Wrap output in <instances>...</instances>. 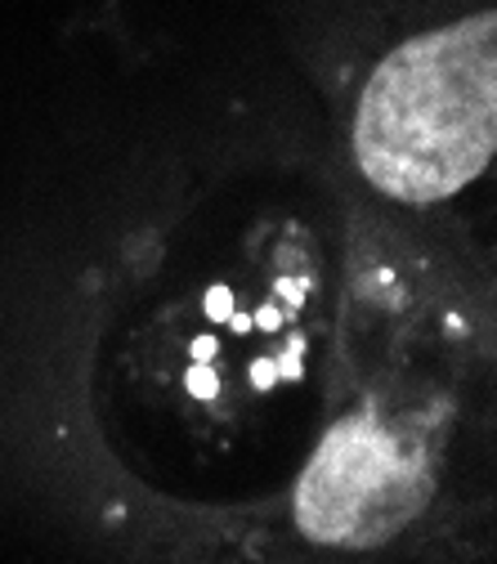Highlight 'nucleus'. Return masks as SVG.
I'll list each match as a JSON object with an SVG mask.
<instances>
[{"instance_id": "nucleus-1", "label": "nucleus", "mask_w": 497, "mask_h": 564, "mask_svg": "<svg viewBox=\"0 0 497 564\" xmlns=\"http://www.w3.org/2000/svg\"><path fill=\"white\" fill-rule=\"evenodd\" d=\"M497 139V19L475 14L390 50L354 112L364 180L408 206L462 193Z\"/></svg>"}, {"instance_id": "nucleus-2", "label": "nucleus", "mask_w": 497, "mask_h": 564, "mask_svg": "<svg viewBox=\"0 0 497 564\" xmlns=\"http://www.w3.org/2000/svg\"><path fill=\"white\" fill-rule=\"evenodd\" d=\"M435 488L425 435L377 412L345 416L296 479V524L318 546L364 551L417 520Z\"/></svg>"}, {"instance_id": "nucleus-3", "label": "nucleus", "mask_w": 497, "mask_h": 564, "mask_svg": "<svg viewBox=\"0 0 497 564\" xmlns=\"http://www.w3.org/2000/svg\"><path fill=\"white\" fill-rule=\"evenodd\" d=\"M184 390H188L197 403H216L220 390H225V377L210 368V364H193V368L184 372Z\"/></svg>"}]
</instances>
